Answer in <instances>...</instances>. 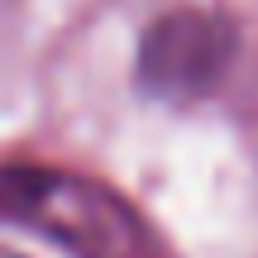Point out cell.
Returning a JSON list of instances; mask_svg holds the SVG:
<instances>
[{
  "mask_svg": "<svg viewBox=\"0 0 258 258\" xmlns=\"http://www.w3.org/2000/svg\"><path fill=\"white\" fill-rule=\"evenodd\" d=\"M0 220L38 230L72 258H172L120 191L62 167H0Z\"/></svg>",
  "mask_w": 258,
  "mask_h": 258,
  "instance_id": "6da1fadb",
  "label": "cell"
},
{
  "mask_svg": "<svg viewBox=\"0 0 258 258\" xmlns=\"http://www.w3.org/2000/svg\"><path fill=\"white\" fill-rule=\"evenodd\" d=\"M239 34L220 10H167L139 38V86L158 101H201L225 82Z\"/></svg>",
  "mask_w": 258,
  "mask_h": 258,
  "instance_id": "7a4b0ae2",
  "label": "cell"
},
{
  "mask_svg": "<svg viewBox=\"0 0 258 258\" xmlns=\"http://www.w3.org/2000/svg\"><path fill=\"white\" fill-rule=\"evenodd\" d=\"M0 258H19V253H10V249H0Z\"/></svg>",
  "mask_w": 258,
  "mask_h": 258,
  "instance_id": "3957f363",
  "label": "cell"
}]
</instances>
